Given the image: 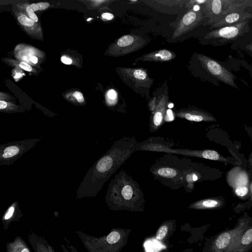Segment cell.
Here are the masks:
<instances>
[{
  "instance_id": "obj_6",
  "label": "cell",
  "mask_w": 252,
  "mask_h": 252,
  "mask_svg": "<svg viewBox=\"0 0 252 252\" xmlns=\"http://www.w3.org/2000/svg\"><path fill=\"white\" fill-rule=\"evenodd\" d=\"M41 139L32 138L10 142L0 146V165H10L33 148Z\"/></svg>"
},
{
  "instance_id": "obj_22",
  "label": "cell",
  "mask_w": 252,
  "mask_h": 252,
  "mask_svg": "<svg viewBox=\"0 0 252 252\" xmlns=\"http://www.w3.org/2000/svg\"><path fill=\"white\" fill-rule=\"evenodd\" d=\"M252 242V228L248 229L242 236L241 243L244 245H248Z\"/></svg>"
},
{
  "instance_id": "obj_34",
  "label": "cell",
  "mask_w": 252,
  "mask_h": 252,
  "mask_svg": "<svg viewBox=\"0 0 252 252\" xmlns=\"http://www.w3.org/2000/svg\"><path fill=\"white\" fill-rule=\"evenodd\" d=\"M7 106V103L5 101L0 100V109L3 110L6 108Z\"/></svg>"
},
{
  "instance_id": "obj_19",
  "label": "cell",
  "mask_w": 252,
  "mask_h": 252,
  "mask_svg": "<svg viewBox=\"0 0 252 252\" xmlns=\"http://www.w3.org/2000/svg\"><path fill=\"white\" fill-rule=\"evenodd\" d=\"M220 205V202L215 199H206L194 202L190 207L196 209H212Z\"/></svg>"
},
{
  "instance_id": "obj_29",
  "label": "cell",
  "mask_w": 252,
  "mask_h": 252,
  "mask_svg": "<svg viewBox=\"0 0 252 252\" xmlns=\"http://www.w3.org/2000/svg\"><path fill=\"white\" fill-rule=\"evenodd\" d=\"M108 98L111 100H115L117 97V93L114 90H110L107 93Z\"/></svg>"
},
{
  "instance_id": "obj_21",
  "label": "cell",
  "mask_w": 252,
  "mask_h": 252,
  "mask_svg": "<svg viewBox=\"0 0 252 252\" xmlns=\"http://www.w3.org/2000/svg\"><path fill=\"white\" fill-rule=\"evenodd\" d=\"M120 233L116 231H112L106 236L107 241L111 245L117 243L120 240Z\"/></svg>"
},
{
  "instance_id": "obj_42",
  "label": "cell",
  "mask_w": 252,
  "mask_h": 252,
  "mask_svg": "<svg viewBox=\"0 0 252 252\" xmlns=\"http://www.w3.org/2000/svg\"><path fill=\"white\" fill-rule=\"evenodd\" d=\"M251 190H252V184L251 186Z\"/></svg>"
},
{
  "instance_id": "obj_36",
  "label": "cell",
  "mask_w": 252,
  "mask_h": 252,
  "mask_svg": "<svg viewBox=\"0 0 252 252\" xmlns=\"http://www.w3.org/2000/svg\"><path fill=\"white\" fill-rule=\"evenodd\" d=\"M61 247L63 252H70V250H69L64 245L61 244Z\"/></svg>"
},
{
  "instance_id": "obj_13",
  "label": "cell",
  "mask_w": 252,
  "mask_h": 252,
  "mask_svg": "<svg viewBox=\"0 0 252 252\" xmlns=\"http://www.w3.org/2000/svg\"><path fill=\"white\" fill-rule=\"evenodd\" d=\"M252 18V14L244 11L230 12L223 16L217 22L212 25L211 29H219L223 27L233 25Z\"/></svg>"
},
{
  "instance_id": "obj_5",
  "label": "cell",
  "mask_w": 252,
  "mask_h": 252,
  "mask_svg": "<svg viewBox=\"0 0 252 252\" xmlns=\"http://www.w3.org/2000/svg\"><path fill=\"white\" fill-rule=\"evenodd\" d=\"M247 0H208L203 12L208 18L207 24L211 25L226 14L246 8Z\"/></svg>"
},
{
  "instance_id": "obj_25",
  "label": "cell",
  "mask_w": 252,
  "mask_h": 252,
  "mask_svg": "<svg viewBox=\"0 0 252 252\" xmlns=\"http://www.w3.org/2000/svg\"><path fill=\"white\" fill-rule=\"evenodd\" d=\"M29 6L33 11H35L38 10H42L47 8L49 6V3L48 2H39L32 4Z\"/></svg>"
},
{
  "instance_id": "obj_10",
  "label": "cell",
  "mask_w": 252,
  "mask_h": 252,
  "mask_svg": "<svg viewBox=\"0 0 252 252\" xmlns=\"http://www.w3.org/2000/svg\"><path fill=\"white\" fill-rule=\"evenodd\" d=\"M202 11L191 10L185 14L178 24L173 34V38H176L197 27L203 20Z\"/></svg>"
},
{
  "instance_id": "obj_12",
  "label": "cell",
  "mask_w": 252,
  "mask_h": 252,
  "mask_svg": "<svg viewBox=\"0 0 252 252\" xmlns=\"http://www.w3.org/2000/svg\"><path fill=\"white\" fill-rule=\"evenodd\" d=\"M120 72L122 79L125 81H131L136 84V86H147L152 82L147 73L141 69L122 67L120 68Z\"/></svg>"
},
{
  "instance_id": "obj_26",
  "label": "cell",
  "mask_w": 252,
  "mask_h": 252,
  "mask_svg": "<svg viewBox=\"0 0 252 252\" xmlns=\"http://www.w3.org/2000/svg\"><path fill=\"white\" fill-rule=\"evenodd\" d=\"M235 193L240 197L245 196L248 192V189L246 187H241L235 189Z\"/></svg>"
},
{
  "instance_id": "obj_35",
  "label": "cell",
  "mask_w": 252,
  "mask_h": 252,
  "mask_svg": "<svg viewBox=\"0 0 252 252\" xmlns=\"http://www.w3.org/2000/svg\"><path fill=\"white\" fill-rule=\"evenodd\" d=\"M30 60L33 63H37V58L35 56H32L30 57Z\"/></svg>"
},
{
  "instance_id": "obj_27",
  "label": "cell",
  "mask_w": 252,
  "mask_h": 252,
  "mask_svg": "<svg viewBox=\"0 0 252 252\" xmlns=\"http://www.w3.org/2000/svg\"><path fill=\"white\" fill-rule=\"evenodd\" d=\"M26 11L31 19H32L34 22H37L38 18L37 16L29 6L27 7Z\"/></svg>"
},
{
  "instance_id": "obj_4",
  "label": "cell",
  "mask_w": 252,
  "mask_h": 252,
  "mask_svg": "<svg viewBox=\"0 0 252 252\" xmlns=\"http://www.w3.org/2000/svg\"><path fill=\"white\" fill-rule=\"evenodd\" d=\"M174 144L169 143L161 138L150 137L144 141L138 143L135 150L136 151L163 152L176 155L202 158L208 159L211 157L210 150L194 151L189 149H172L171 147Z\"/></svg>"
},
{
  "instance_id": "obj_40",
  "label": "cell",
  "mask_w": 252,
  "mask_h": 252,
  "mask_svg": "<svg viewBox=\"0 0 252 252\" xmlns=\"http://www.w3.org/2000/svg\"><path fill=\"white\" fill-rule=\"evenodd\" d=\"M21 75H22L21 74L18 73L16 74L15 77L16 78H19Z\"/></svg>"
},
{
  "instance_id": "obj_17",
  "label": "cell",
  "mask_w": 252,
  "mask_h": 252,
  "mask_svg": "<svg viewBox=\"0 0 252 252\" xmlns=\"http://www.w3.org/2000/svg\"><path fill=\"white\" fill-rule=\"evenodd\" d=\"M23 216L18 203L14 201L11 204L4 214L2 222L4 230H6L11 222L18 220Z\"/></svg>"
},
{
  "instance_id": "obj_20",
  "label": "cell",
  "mask_w": 252,
  "mask_h": 252,
  "mask_svg": "<svg viewBox=\"0 0 252 252\" xmlns=\"http://www.w3.org/2000/svg\"><path fill=\"white\" fill-rule=\"evenodd\" d=\"M232 233L228 232L221 233L216 239L215 247L219 250L225 248L232 239Z\"/></svg>"
},
{
  "instance_id": "obj_31",
  "label": "cell",
  "mask_w": 252,
  "mask_h": 252,
  "mask_svg": "<svg viewBox=\"0 0 252 252\" xmlns=\"http://www.w3.org/2000/svg\"><path fill=\"white\" fill-rule=\"evenodd\" d=\"M19 66L26 71H31L32 70V67L26 63L21 62L20 63Z\"/></svg>"
},
{
  "instance_id": "obj_11",
  "label": "cell",
  "mask_w": 252,
  "mask_h": 252,
  "mask_svg": "<svg viewBox=\"0 0 252 252\" xmlns=\"http://www.w3.org/2000/svg\"><path fill=\"white\" fill-rule=\"evenodd\" d=\"M168 97L164 95L156 105L155 108L152 112L149 122L151 132L158 130L164 124L166 108L167 105Z\"/></svg>"
},
{
  "instance_id": "obj_3",
  "label": "cell",
  "mask_w": 252,
  "mask_h": 252,
  "mask_svg": "<svg viewBox=\"0 0 252 252\" xmlns=\"http://www.w3.org/2000/svg\"><path fill=\"white\" fill-rule=\"evenodd\" d=\"M143 199V193L139 185L125 170H121L111 180L106 195L108 205L127 206Z\"/></svg>"
},
{
  "instance_id": "obj_43",
  "label": "cell",
  "mask_w": 252,
  "mask_h": 252,
  "mask_svg": "<svg viewBox=\"0 0 252 252\" xmlns=\"http://www.w3.org/2000/svg\"><path fill=\"white\" fill-rule=\"evenodd\" d=\"M90 19H91V18L88 19V21L90 20Z\"/></svg>"
},
{
  "instance_id": "obj_33",
  "label": "cell",
  "mask_w": 252,
  "mask_h": 252,
  "mask_svg": "<svg viewBox=\"0 0 252 252\" xmlns=\"http://www.w3.org/2000/svg\"><path fill=\"white\" fill-rule=\"evenodd\" d=\"M61 61L63 63L66 64H70L72 63V60L64 56L62 57Z\"/></svg>"
},
{
  "instance_id": "obj_41",
  "label": "cell",
  "mask_w": 252,
  "mask_h": 252,
  "mask_svg": "<svg viewBox=\"0 0 252 252\" xmlns=\"http://www.w3.org/2000/svg\"><path fill=\"white\" fill-rule=\"evenodd\" d=\"M173 104H170L168 105V107L169 108H171L173 107Z\"/></svg>"
},
{
  "instance_id": "obj_32",
  "label": "cell",
  "mask_w": 252,
  "mask_h": 252,
  "mask_svg": "<svg viewBox=\"0 0 252 252\" xmlns=\"http://www.w3.org/2000/svg\"><path fill=\"white\" fill-rule=\"evenodd\" d=\"M102 17L105 19L110 20L114 18V15L110 13H103L102 14Z\"/></svg>"
},
{
  "instance_id": "obj_7",
  "label": "cell",
  "mask_w": 252,
  "mask_h": 252,
  "mask_svg": "<svg viewBox=\"0 0 252 252\" xmlns=\"http://www.w3.org/2000/svg\"><path fill=\"white\" fill-rule=\"evenodd\" d=\"M249 21L213 30L206 34L205 38L213 40L219 46L230 43L249 32Z\"/></svg>"
},
{
  "instance_id": "obj_18",
  "label": "cell",
  "mask_w": 252,
  "mask_h": 252,
  "mask_svg": "<svg viewBox=\"0 0 252 252\" xmlns=\"http://www.w3.org/2000/svg\"><path fill=\"white\" fill-rule=\"evenodd\" d=\"M6 252H32L25 241L21 236H16L14 240L6 243Z\"/></svg>"
},
{
  "instance_id": "obj_24",
  "label": "cell",
  "mask_w": 252,
  "mask_h": 252,
  "mask_svg": "<svg viewBox=\"0 0 252 252\" xmlns=\"http://www.w3.org/2000/svg\"><path fill=\"white\" fill-rule=\"evenodd\" d=\"M168 227L166 225H162L158 229L156 234V238L158 240H162L167 235Z\"/></svg>"
},
{
  "instance_id": "obj_9",
  "label": "cell",
  "mask_w": 252,
  "mask_h": 252,
  "mask_svg": "<svg viewBox=\"0 0 252 252\" xmlns=\"http://www.w3.org/2000/svg\"><path fill=\"white\" fill-rule=\"evenodd\" d=\"M145 40L140 36L127 34L119 38L114 46V53L124 56L137 51L145 45Z\"/></svg>"
},
{
  "instance_id": "obj_30",
  "label": "cell",
  "mask_w": 252,
  "mask_h": 252,
  "mask_svg": "<svg viewBox=\"0 0 252 252\" xmlns=\"http://www.w3.org/2000/svg\"><path fill=\"white\" fill-rule=\"evenodd\" d=\"M73 96L76 98L77 101L82 103L84 101L83 94L80 92L76 91L73 94Z\"/></svg>"
},
{
  "instance_id": "obj_23",
  "label": "cell",
  "mask_w": 252,
  "mask_h": 252,
  "mask_svg": "<svg viewBox=\"0 0 252 252\" xmlns=\"http://www.w3.org/2000/svg\"><path fill=\"white\" fill-rule=\"evenodd\" d=\"M18 20L22 25L25 26L32 27L34 24V22L32 19L25 15H22L19 16Z\"/></svg>"
},
{
  "instance_id": "obj_39",
  "label": "cell",
  "mask_w": 252,
  "mask_h": 252,
  "mask_svg": "<svg viewBox=\"0 0 252 252\" xmlns=\"http://www.w3.org/2000/svg\"><path fill=\"white\" fill-rule=\"evenodd\" d=\"M246 6L252 7V0H247Z\"/></svg>"
},
{
  "instance_id": "obj_8",
  "label": "cell",
  "mask_w": 252,
  "mask_h": 252,
  "mask_svg": "<svg viewBox=\"0 0 252 252\" xmlns=\"http://www.w3.org/2000/svg\"><path fill=\"white\" fill-rule=\"evenodd\" d=\"M197 58L203 67L211 75L226 85L238 88L234 82L235 77L233 74L218 62L202 54H198Z\"/></svg>"
},
{
  "instance_id": "obj_28",
  "label": "cell",
  "mask_w": 252,
  "mask_h": 252,
  "mask_svg": "<svg viewBox=\"0 0 252 252\" xmlns=\"http://www.w3.org/2000/svg\"><path fill=\"white\" fill-rule=\"evenodd\" d=\"M174 119V116L172 111L170 109H167L166 111L164 121L166 122L173 121Z\"/></svg>"
},
{
  "instance_id": "obj_1",
  "label": "cell",
  "mask_w": 252,
  "mask_h": 252,
  "mask_svg": "<svg viewBox=\"0 0 252 252\" xmlns=\"http://www.w3.org/2000/svg\"><path fill=\"white\" fill-rule=\"evenodd\" d=\"M138 143L133 136H125L115 141L89 169L76 190V198L95 197L105 183L135 152Z\"/></svg>"
},
{
  "instance_id": "obj_38",
  "label": "cell",
  "mask_w": 252,
  "mask_h": 252,
  "mask_svg": "<svg viewBox=\"0 0 252 252\" xmlns=\"http://www.w3.org/2000/svg\"><path fill=\"white\" fill-rule=\"evenodd\" d=\"M68 247L70 249V252H79L74 247L70 245L68 246Z\"/></svg>"
},
{
  "instance_id": "obj_14",
  "label": "cell",
  "mask_w": 252,
  "mask_h": 252,
  "mask_svg": "<svg viewBox=\"0 0 252 252\" xmlns=\"http://www.w3.org/2000/svg\"><path fill=\"white\" fill-rule=\"evenodd\" d=\"M174 114L177 118L184 119L190 121H216V120L211 114L202 110L195 108L182 109L176 110Z\"/></svg>"
},
{
  "instance_id": "obj_15",
  "label": "cell",
  "mask_w": 252,
  "mask_h": 252,
  "mask_svg": "<svg viewBox=\"0 0 252 252\" xmlns=\"http://www.w3.org/2000/svg\"><path fill=\"white\" fill-rule=\"evenodd\" d=\"M27 237L34 252H56L43 236L31 232Z\"/></svg>"
},
{
  "instance_id": "obj_2",
  "label": "cell",
  "mask_w": 252,
  "mask_h": 252,
  "mask_svg": "<svg viewBox=\"0 0 252 252\" xmlns=\"http://www.w3.org/2000/svg\"><path fill=\"white\" fill-rule=\"evenodd\" d=\"M191 164L186 158L167 153L152 165L150 172L155 180L171 189H178L185 185V175Z\"/></svg>"
},
{
  "instance_id": "obj_16",
  "label": "cell",
  "mask_w": 252,
  "mask_h": 252,
  "mask_svg": "<svg viewBox=\"0 0 252 252\" xmlns=\"http://www.w3.org/2000/svg\"><path fill=\"white\" fill-rule=\"evenodd\" d=\"M175 57L176 54L173 52L166 49H161L145 54L138 58L137 61L162 62L170 61Z\"/></svg>"
},
{
  "instance_id": "obj_37",
  "label": "cell",
  "mask_w": 252,
  "mask_h": 252,
  "mask_svg": "<svg viewBox=\"0 0 252 252\" xmlns=\"http://www.w3.org/2000/svg\"><path fill=\"white\" fill-rule=\"evenodd\" d=\"M245 47L247 49L252 52V42L246 45Z\"/></svg>"
}]
</instances>
